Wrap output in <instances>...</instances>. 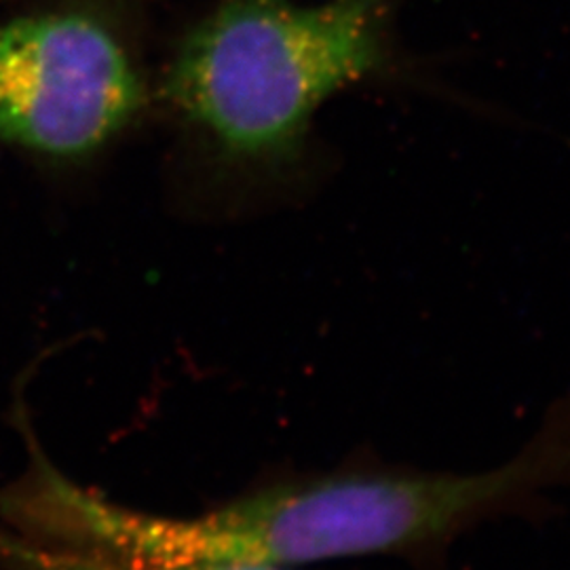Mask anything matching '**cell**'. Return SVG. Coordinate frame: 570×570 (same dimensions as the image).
<instances>
[{
  "label": "cell",
  "mask_w": 570,
  "mask_h": 570,
  "mask_svg": "<svg viewBox=\"0 0 570 570\" xmlns=\"http://www.w3.org/2000/svg\"><path fill=\"white\" fill-rule=\"evenodd\" d=\"M556 449L471 475H338L261 490L193 518H167L159 548L174 567L305 564L402 550L510 499L569 461Z\"/></svg>",
  "instance_id": "cell-2"
},
{
  "label": "cell",
  "mask_w": 570,
  "mask_h": 570,
  "mask_svg": "<svg viewBox=\"0 0 570 570\" xmlns=\"http://www.w3.org/2000/svg\"><path fill=\"white\" fill-rule=\"evenodd\" d=\"M140 104L134 63L94 16L53 11L0 23V140L79 159L110 142Z\"/></svg>",
  "instance_id": "cell-3"
},
{
  "label": "cell",
  "mask_w": 570,
  "mask_h": 570,
  "mask_svg": "<svg viewBox=\"0 0 570 570\" xmlns=\"http://www.w3.org/2000/svg\"><path fill=\"white\" fill-rule=\"evenodd\" d=\"M0 564L9 570H284L273 564H197L176 569L127 567L98 556L30 539L7 527H0Z\"/></svg>",
  "instance_id": "cell-4"
},
{
  "label": "cell",
  "mask_w": 570,
  "mask_h": 570,
  "mask_svg": "<svg viewBox=\"0 0 570 570\" xmlns=\"http://www.w3.org/2000/svg\"><path fill=\"white\" fill-rule=\"evenodd\" d=\"M404 2L225 0L184 39L169 91L233 161L298 169L330 100L412 77L395 42Z\"/></svg>",
  "instance_id": "cell-1"
}]
</instances>
